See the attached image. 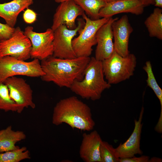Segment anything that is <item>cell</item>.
Wrapping results in <instances>:
<instances>
[{
    "label": "cell",
    "mask_w": 162,
    "mask_h": 162,
    "mask_svg": "<svg viewBox=\"0 0 162 162\" xmlns=\"http://www.w3.org/2000/svg\"><path fill=\"white\" fill-rule=\"evenodd\" d=\"M77 20V26L74 29H69L65 25H62L54 31L52 56L54 57L64 59L77 57L72 47V41L85 24L83 19Z\"/></svg>",
    "instance_id": "obj_7"
},
{
    "label": "cell",
    "mask_w": 162,
    "mask_h": 162,
    "mask_svg": "<svg viewBox=\"0 0 162 162\" xmlns=\"http://www.w3.org/2000/svg\"><path fill=\"white\" fill-rule=\"evenodd\" d=\"M112 29L114 51L123 57L130 53L128 44L130 37L133 29L126 15L118 18L113 22Z\"/></svg>",
    "instance_id": "obj_12"
},
{
    "label": "cell",
    "mask_w": 162,
    "mask_h": 162,
    "mask_svg": "<svg viewBox=\"0 0 162 162\" xmlns=\"http://www.w3.org/2000/svg\"><path fill=\"white\" fill-rule=\"evenodd\" d=\"M143 69L147 75V79L146 80L147 85L154 92L159 100L160 106L161 111L160 118L158 122L162 123V90L158 84L154 75L152 64L150 61L146 62Z\"/></svg>",
    "instance_id": "obj_21"
},
{
    "label": "cell",
    "mask_w": 162,
    "mask_h": 162,
    "mask_svg": "<svg viewBox=\"0 0 162 162\" xmlns=\"http://www.w3.org/2000/svg\"><path fill=\"white\" fill-rule=\"evenodd\" d=\"M142 3L144 7L149 6L151 5H154V0H139Z\"/></svg>",
    "instance_id": "obj_28"
},
{
    "label": "cell",
    "mask_w": 162,
    "mask_h": 162,
    "mask_svg": "<svg viewBox=\"0 0 162 162\" xmlns=\"http://www.w3.org/2000/svg\"><path fill=\"white\" fill-rule=\"evenodd\" d=\"M101 61L104 77L111 85L129 79L134 74L137 63L134 54L130 53L123 57L115 51L109 58Z\"/></svg>",
    "instance_id": "obj_4"
},
{
    "label": "cell",
    "mask_w": 162,
    "mask_h": 162,
    "mask_svg": "<svg viewBox=\"0 0 162 162\" xmlns=\"http://www.w3.org/2000/svg\"><path fill=\"white\" fill-rule=\"evenodd\" d=\"M90 57L61 58L53 56L42 60L41 67L44 74L40 77L46 82H52L58 86L70 88L75 80L83 78L85 69Z\"/></svg>",
    "instance_id": "obj_1"
},
{
    "label": "cell",
    "mask_w": 162,
    "mask_h": 162,
    "mask_svg": "<svg viewBox=\"0 0 162 162\" xmlns=\"http://www.w3.org/2000/svg\"><path fill=\"white\" fill-rule=\"evenodd\" d=\"M3 82L8 89L10 98L17 105V112L21 113L26 108H35L33 91L24 79L13 76L7 78Z\"/></svg>",
    "instance_id": "obj_10"
},
{
    "label": "cell",
    "mask_w": 162,
    "mask_h": 162,
    "mask_svg": "<svg viewBox=\"0 0 162 162\" xmlns=\"http://www.w3.org/2000/svg\"><path fill=\"white\" fill-rule=\"evenodd\" d=\"M30 158L29 152L25 146L0 153V162H19Z\"/></svg>",
    "instance_id": "obj_22"
},
{
    "label": "cell",
    "mask_w": 162,
    "mask_h": 162,
    "mask_svg": "<svg viewBox=\"0 0 162 162\" xmlns=\"http://www.w3.org/2000/svg\"><path fill=\"white\" fill-rule=\"evenodd\" d=\"M26 138L23 132L14 130L11 126L0 130V153L19 148L16 143Z\"/></svg>",
    "instance_id": "obj_18"
},
{
    "label": "cell",
    "mask_w": 162,
    "mask_h": 162,
    "mask_svg": "<svg viewBox=\"0 0 162 162\" xmlns=\"http://www.w3.org/2000/svg\"><path fill=\"white\" fill-rule=\"evenodd\" d=\"M150 157L146 155H142L140 157L135 156L130 158H119V162H148Z\"/></svg>",
    "instance_id": "obj_27"
},
{
    "label": "cell",
    "mask_w": 162,
    "mask_h": 162,
    "mask_svg": "<svg viewBox=\"0 0 162 162\" xmlns=\"http://www.w3.org/2000/svg\"><path fill=\"white\" fill-rule=\"evenodd\" d=\"M15 28L0 22V41L8 39L13 34Z\"/></svg>",
    "instance_id": "obj_25"
},
{
    "label": "cell",
    "mask_w": 162,
    "mask_h": 162,
    "mask_svg": "<svg viewBox=\"0 0 162 162\" xmlns=\"http://www.w3.org/2000/svg\"><path fill=\"white\" fill-rule=\"evenodd\" d=\"M144 7L139 0H118L107 2L100 10V18H110L116 14L130 13L136 15L142 14Z\"/></svg>",
    "instance_id": "obj_15"
},
{
    "label": "cell",
    "mask_w": 162,
    "mask_h": 162,
    "mask_svg": "<svg viewBox=\"0 0 162 162\" xmlns=\"http://www.w3.org/2000/svg\"><path fill=\"white\" fill-rule=\"evenodd\" d=\"M69 0H55V1L57 3H60Z\"/></svg>",
    "instance_id": "obj_31"
},
{
    "label": "cell",
    "mask_w": 162,
    "mask_h": 162,
    "mask_svg": "<svg viewBox=\"0 0 162 162\" xmlns=\"http://www.w3.org/2000/svg\"><path fill=\"white\" fill-rule=\"evenodd\" d=\"M44 74L39 60L30 62L19 60L10 56L0 57V81L17 75L41 77Z\"/></svg>",
    "instance_id": "obj_6"
},
{
    "label": "cell",
    "mask_w": 162,
    "mask_h": 162,
    "mask_svg": "<svg viewBox=\"0 0 162 162\" xmlns=\"http://www.w3.org/2000/svg\"><path fill=\"white\" fill-rule=\"evenodd\" d=\"M82 16L85 21V25L79 32V35L73 38L72 46L77 57H89L93 50L92 47L97 44V31L110 17L92 20L85 13Z\"/></svg>",
    "instance_id": "obj_5"
},
{
    "label": "cell",
    "mask_w": 162,
    "mask_h": 162,
    "mask_svg": "<svg viewBox=\"0 0 162 162\" xmlns=\"http://www.w3.org/2000/svg\"><path fill=\"white\" fill-rule=\"evenodd\" d=\"M83 75L81 80H75L70 88L82 98L94 101L99 100L103 92L111 86L104 79L102 61L94 57L90 58Z\"/></svg>",
    "instance_id": "obj_3"
},
{
    "label": "cell",
    "mask_w": 162,
    "mask_h": 162,
    "mask_svg": "<svg viewBox=\"0 0 162 162\" xmlns=\"http://www.w3.org/2000/svg\"><path fill=\"white\" fill-rule=\"evenodd\" d=\"M107 2H109L118 0H105Z\"/></svg>",
    "instance_id": "obj_32"
},
{
    "label": "cell",
    "mask_w": 162,
    "mask_h": 162,
    "mask_svg": "<svg viewBox=\"0 0 162 162\" xmlns=\"http://www.w3.org/2000/svg\"><path fill=\"white\" fill-rule=\"evenodd\" d=\"M144 24L149 36L162 40V10L155 8L153 12L146 19Z\"/></svg>",
    "instance_id": "obj_19"
},
{
    "label": "cell",
    "mask_w": 162,
    "mask_h": 162,
    "mask_svg": "<svg viewBox=\"0 0 162 162\" xmlns=\"http://www.w3.org/2000/svg\"><path fill=\"white\" fill-rule=\"evenodd\" d=\"M118 18L111 17L97 32V46L94 57L98 60L102 61L108 58L114 51L112 25L114 21Z\"/></svg>",
    "instance_id": "obj_14"
},
{
    "label": "cell",
    "mask_w": 162,
    "mask_h": 162,
    "mask_svg": "<svg viewBox=\"0 0 162 162\" xmlns=\"http://www.w3.org/2000/svg\"><path fill=\"white\" fill-rule=\"evenodd\" d=\"M154 5L157 8H162V0H154Z\"/></svg>",
    "instance_id": "obj_29"
},
{
    "label": "cell",
    "mask_w": 162,
    "mask_h": 162,
    "mask_svg": "<svg viewBox=\"0 0 162 162\" xmlns=\"http://www.w3.org/2000/svg\"><path fill=\"white\" fill-rule=\"evenodd\" d=\"M101 162H119L115 148L107 142L102 141L100 147Z\"/></svg>",
    "instance_id": "obj_24"
},
{
    "label": "cell",
    "mask_w": 162,
    "mask_h": 162,
    "mask_svg": "<svg viewBox=\"0 0 162 162\" xmlns=\"http://www.w3.org/2000/svg\"><path fill=\"white\" fill-rule=\"evenodd\" d=\"M24 32L31 43L32 58L41 61L53 55L54 31L51 28L44 32H38L34 31L33 27L27 26Z\"/></svg>",
    "instance_id": "obj_9"
},
{
    "label": "cell",
    "mask_w": 162,
    "mask_h": 162,
    "mask_svg": "<svg viewBox=\"0 0 162 162\" xmlns=\"http://www.w3.org/2000/svg\"><path fill=\"white\" fill-rule=\"evenodd\" d=\"M84 13L73 0L61 3L54 15L51 28L54 31L60 26L65 25L69 29H74L76 26L75 21L77 18Z\"/></svg>",
    "instance_id": "obj_11"
},
{
    "label": "cell",
    "mask_w": 162,
    "mask_h": 162,
    "mask_svg": "<svg viewBox=\"0 0 162 162\" xmlns=\"http://www.w3.org/2000/svg\"><path fill=\"white\" fill-rule=\"evenodd\" d=\"M144 112V108L142 106L138 120L135 119L134 121V128L131 135L125 142L120 143L115 148L116 156L119 158H130L136 154H142L140 148V140Z\"/></svg>",
    "instance_id": "obj_13"
},
{
    "label": "cell",
    "mask_w": 162,
    "mask_h": 162,
    "mask_svg": "<svg viewBox=\"0 0 162 162\" xmlns=\"http://www.w3.org/2000/svg\"><path fill=\"white\" fill-rule=\"evenodd\" d=\"M92 20L100 18V10L107 3L105 0H74Z\"/></svg>",
    "instance_id": "obj_20"
},
{
    "label": "cell",
    "mask_w": 162,
    "mask_h": 162,
    "mask_svg": "<svg viewBox=\"0 0 162 162\" xmlns=\"http://www.w3.org/2000/svg\"><path fill=\"white\" fill-rule=\"evenodd\" d=\"M0 110L5 112H17V106L10 98L8 89L3 82L0 81Z\"/></svg>",
    "instance_id": "obj_23"
},
{
    "label": "cell",
    "mask_w": 162,
    "mask_h": 162,
    "mask_svg": "<svg viewBox=\"0 0 162 162\" xmlns=\"http://www.w3.org/2000/svg\"><path fill=\"white\" fill-rule=\"evenodd\" d=\"M31 48L30 40L18 26L10 38L0 41V57L10 56L26 61L31 58Z\"/></svg>",
    "instance_id": "obj_8"
},
{
    "label": "cell",
    "mask_w": 162,
    "mask_h": 162,
    "mask_svg": "<svg viewBox=\"0 0 162 162\" xmlns=\"http://www.w3.org/2000/svg\"><path fill=\"white\" fill-rule=\"evenodd\" d=\"M162 159L156 157H153L151 158H149L148 162H160L162 161Z\"/></svg>",
    "instance_id": "obj_30"
},
{
    "label": "cell",
    "mask_w": 162,
    "mask_h": 162,
    "mask_svg": "<svg viewBox=\"0 0 162 162\" xmlns=\"http://www.w3.org/2000/svg\"><path fill=\"white\" fill-rule=\"evenodd\" d=\"M33 0H12L0 3V17L6 24L14 27L19 14L33 4Z\"/></svg>",
    "instance_id": "obj_17"
},
{
    "label": "cell",
    "mask_w": 162,
    "mask_h": 162,
    "mask_svg": "<svg viewBox=\"0 0 162 162\" xmlns=\"http://www.w3.org/2000/svg\"><path fill=\"white\" fill-rule=\"evenodd\" d=\"M37 15L34 11L28 8L24 11L23 14V19L26 23L31 24L37 20Z\"/></svg>",
    "instance_id": "obj_26"
},
{
    "label": "cell",
    "mask_w": 162,
    "mask_h": 162,
    "mask_svg": "<svg viewBox=\"0 0 162 162\" xmlns=\"http://www.w3.org/2000/svg\"><path fill=\"white\" fill-rule=\"evenodd\" d=\"M102 140L98 132L84 133L80 146V157L86 162H101L100 147Z\"/></svg>",
    "instance_id": "obj_16"
},
{
    "label": "cell",
    "mask_w": 162,
    "mask_h": 162,
    "mask_svg": "<svg viewBox=\"0 0 162 162\" xmlns=\"http://www.w3.org/2000/svg\"><path fill=\"white\" fill-rule=\"evenodd\" d=\"M52 120L55 125L65 123L73 129L83 131L91 130L95 125L89 107L74 96L61 100L56 104Z\"/></svg>",
    "instance_id": "obj_2"
}]
</instances>
